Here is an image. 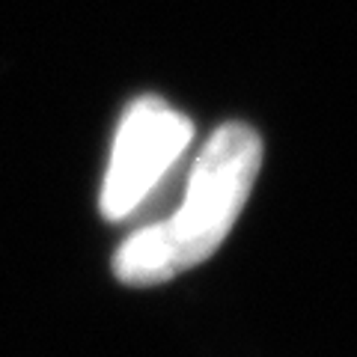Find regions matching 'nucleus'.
Masks as SVG:
<instances>
[{"label": "nucleus", "mask_w": 357, "mask_h": 357, "mask_svg": "<svg viewBox=\"0 0 357 357\" xmlns=\"http://www.w3.org/2000/svg\"><path fill=\"white\" fill-rule=\"evenodd\" d=\"M262 167V137L248 122H223L206 140L170 218L134 229L114 256V274L128 286H155L191 271L236 227Z\"/></svg>", "instance_id": "1"}, {"label": "nucleus", "mask_w": 357, "mask_h": 357, "mask_svg": "<svg viewBox=\"0 0 357 357\" xmlns=\"http://www.w3.org/2000/svg\"><path fill=\"white\" fill-rule=\"evenodd\" d=\"M194 140V122L158 96H137L119 119L110 149L102 215L126 220L158 191L167 173L185 158Z\"/></svg>", "instance_id": "2"}]
</instances>
